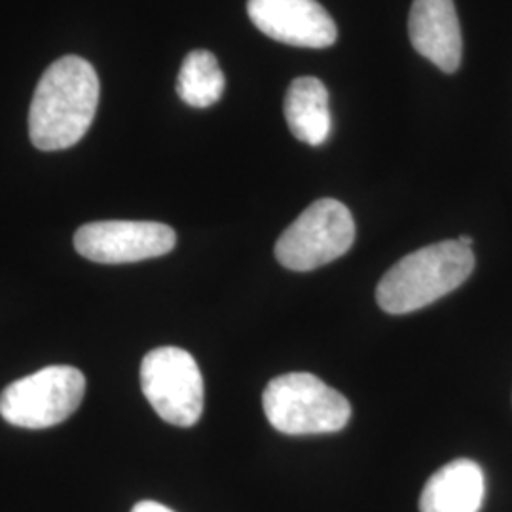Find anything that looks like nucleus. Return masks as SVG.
<instances>
[{
  "mask_svg": "<svg viewBox=\"0 0 512 512\" xmlns=\"http://www.w3.org/2000/svg\"><path fill=\"white\" fill-rule=\"evenodd\" d=\"M99 76L92 63L65 55L42 74L29 110V135L38 150L71 148L92 128L99 105Z\"/></svg>",
  "mask_w": 512,
  "mask_h": 512,
  "instance_id": "obj_1",
  "label": "nucleus"
},
{
  "mask_svg": "<svg viewBox=\"0 0 512 512\" xmlns=\"http://www.w3.org/2000/svg\"><path fill=\"white\" fill-rule=\"evenodd\" d=\"M475 270L471 247L448 239L401 258L382 277L376 300L391 315L421 310L456 291Z\"/></svg>",
  "mask_w": 512,
  "mask_h": 512,
  "instance_id": "obj_2",
  "label": "nucleus"
},
{
  "mask_svg": "<svg viewBox=\"0 0 512 512\" xmlns=\"http://www.w3.org/2000/svg\"><path fill=\"white\" fill-rule=\"evenodd\" d=\"M270 425L285 435H325L342 431L351 418L348 399L308 372L274 378L262 395Z\"/></svg>",
  "mask_w": 512,
  "mask_h": 512,
  "instance_id": "obj_3",
  "label": "nucleus"
},
{
  "mask_svg": "<svg viewBox=\"0 0 512 512\" xmlns=\"http://www.w3.org/2000/svg\"><path fill=\"white\" fill-rule=\"evenodd\" d=\"M86 395V378L74 366H46L0 393V416L23 429H48L69 420Z\"/></svg>",
  "mask_w": 512,
  "mask_h": 512,
  "instance_id": "obj_4",
  "label": "nucleus"
},
{
  "mask_svg": "<svg viewBox=\"0 0 512 512\" xmlns=\"http://www.w3.org/2000/svg\"><path fill=\"white\" fill-rule=\"evenodd\" d=\"M355 241V220L338 200L311 203L275 243V258L293 272H311L346 255Z\"/></svg>",
  "mask_w": 512,
  "mask_h": 512,
  "instance_id": "obj_5",
  "label": "nucleus"
},
{
  "mask_svg": "<svg viewBox=\"0 0 512 512\" xmlns=\"http://www.w3.org/2000/svg\"><path fill=\"white\" fill-rule=\"evenodd\" d=\"M141 389L156 414L171 425L192 427L202 418V372L184 349L148 351L141 363Z\"/></svg>",
  "mask_w": 512,
  "mask_h": 512,
  "instance_id": "obj_6",
  "label": "nucleus"
},
{
  "mask_svg": "<svg viewBox=\"0 0 512 512\" xmlns=\"http://www.w3.org/2000/svg\"><path fill=\"white\" fill-rule=\"evenodd\" d=\"M177 234L171 226L148 220H101L78 228L74 247L97 264H129L173 251Z\"/></svg>",
  "mask_w": 512,
  "mask_h": 512,
  "instance_id": "obj_7",
  "label": "nucleus"
},
{
  "mask_svg": "<svg viewBox=\"0 0 512 512\" xmlns=\"http://www.w3.org/2000/svg\"><path fill=\"white\" fill-rule=\"evenodd\" d=\"M249 18L256 29L277 42L298 48H329L338 27L317 0H249Z\"/></svg>",
  "mask_w": 512,
  "mask_h": 512,
  "instance_id": "obj_8",
  "label": "nucleus"
},
{
  "mask_svg": "<svg viewBox=\"0 0 512 512\" xmlns=\"http://www.w3.org/2000/svg\"><path fill=\"white\" fill-rule=\"evenodd\" d=\"M408 37L414 50L440 71H458L463 40L454 0H414L408 18Z\"/></svg>",
  "mask_w": 512,
  "mask_h": 512,
  "instance_id": "obj_9",
  "label": "nucleus"
},
{
  "mask_svg": "<svg viewBox=\"0 0 512 512\" xmlns=\"http://www.w3.org/2000/svg\"><path fill=\"white\" fill-rule=\"evenodd\" d=\"M486 478L473 459H456L431 476L420 497L421 512H478Z\"/></svg>",
  "mask_w": 512,
  "mask_h": 512,
  "instance_id": "obj_10",
  "label": "nucleus"
},
{
  "mask_svg": "<svg viewBox=\"0 0 512 512\" xmlns=\"http://www.w3.org/2000/svg\"><path fill=\"white\" fill-rule=\"evenodd\" d=\"M285 118L294 137L310 147L329 139L332 129L329 92L319 78L300 76L285 95Z\"/></svg>",
  "mask_w": 512,
  "mask_h": 512,
  "instance_id": "obj_11",
  "label": "nucleus"
},
{
  "mask_svg": "<svg viewBox=\"0 0 512 512\" xmlns=\"http://www.w3.org/2000/svg\"><path fill=\"white\" fill-rule=\"evenodd\" d=\"M224 88L226 76L215 54L207 50H194L184 57L177 80V93L188 107L207 109L219 103Z\"/></svg>",
  "mask_w": 512,
  "mask_h": 512,
  "instance_id": "obj_12",
  "label": "nucleus"
},
{
  "mask_svg": "<svg viewBox=\"0 0 512 512\" xmlns=\"http://www.w3.org/2000/svg\"><path fill=\"white\" fill-rule=\"evenodd\" d=\"M131 512H175L171 511L169 507H165L162 503H156V501H141L137 503Z\"/></svg>",
  "mask_w": 512,
  "mask_h": 512,
  "instance_id": "obj_13",
  "label": "nucleus"
},
{
  "mask_svg": "<svg viewBox=\"0 0 512 512\" xmlns=\"http://www.w3.org/2000/svg\"><path fill=\"white\" fill-rule=\"evenodd\" d=\"M459 243H463V245H467V247H471L473 245V238H469V236H461L458 238Z\"/></svg>",
  "mask_w": 512,
  "mask_h": 512,
  "instance_id": "obj_14",
  "label": "nucleus"
}]
</instances>
